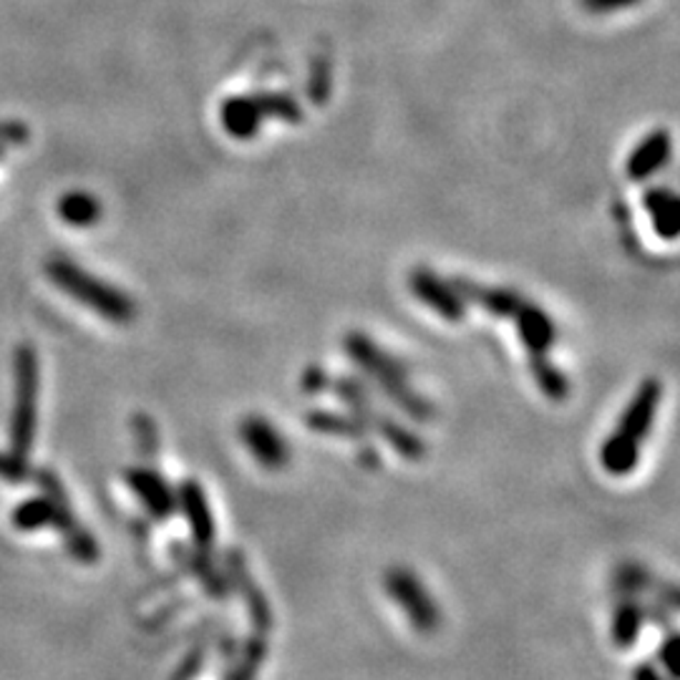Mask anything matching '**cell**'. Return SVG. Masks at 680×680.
<instances>
[{
  "instance_id": "6da1fadb",
  "label": "cell",
  "mask_w": 680,
  "mask_h": 680,
  "mask_svg": "<svg viewBox=\"0 0 680 680\" xmlns=\"http://www.w3.org/2000/svg\"><path fill=\"white\" fill-rule=\"evenodd\" d=\"M660 398H663V386H660V380L648 378L638 386L632 401L628 404V408H625L618 429H615L603 443L600 461L607 474L628 477L632 474V469L638 467L640 447L642 441L648 439L652 421H656Z\"/></svg>"
},
{
  "instance_id": "7a4b0ae2",
  "label": "cell",
  "mask_w": 680,
  "mask_h": 680,
  "mask_svg": "<svg viewBox=\"0 0 680 680\" xmlns=\"http://www.w3.org/2000/svg\"><path fill=\"white\" fill-rule=\"evenodd\" d=\"M346 353L348 358L356 363L358 368L374 378V384L380 388L388 401H394L404 414L411 416L414 421H431L437 416V408L431 401H426L421 394H416L408 386V370L401 360L388 356L384 348H378L368 335L363 333H348L346 335Z\"/></svg>"
},
{
  "instance_id": "3957f363",
  "label": "cell",
  "mask_w": 680,
  "mask_h": 680,
  "mask_svg": "<svg viewBox=\"0 0 680 680\" xmlns=\"http://www.w3.org/2000/svg\"><path fill=\"white\" fill-rule=\"evenodd\" d=\"M45 278L56 285L61 293L74 297L88 311L102 315L108 323H132L136 317V305L124 290L114 287L106 280L91 275L81 265L63 258H51L45 262Z\"/></svg>"
},
{
  "instance_id": "277c9868",
  "label": "cell",
  "mask_w": 680,
  "mask_h": 680,
  "mask_svg": "<svg viewBox=\"0 0 680 680\" xmlns=\"http://www.w3.org/2000/svg\"><path fill=\"white\" fill-rule=\"evenodd\" d=\"M15 374V396L11 414V449L18 457H25L31 451L35 439V426H39V353L31 343L18 346L13 356Z\"/></svg>"
},
{
  "instance_id": "5b68a950",
  "label": "cell",
  "mask_w": 680,
  "mask_h": 680,
  "mask_svg": "<svg viewBox=\"0 0 680 680\" xmlns=\"http://www.w3.org/2000/svg\"><path fill=\"white\" fill-rule=\"evenodd\" d=\"M333 388H335V394H338L341 401L351 408V414L356 416V419L363 426H366L368 431L380 433V437L391 443V449L396 453H401V457L408 459V461H421L426 457V441L419 437V433L408 431L406 426L394 421L391 416L374 408V404H370V396L366 391V386L358 384L356 378L343 376V378L335 380Z\"/></svg>"
},
{
  "instance_id": "8992f818",
  "label": "cell",
  "mask_w": 680,
  "mask_h": 680,
  "mask_svg": "<svg viewBox=\"0 0 680 680\" xmlns=\"http://www.w3.org/2000/svg\"><path fill=\"white\" fill-rule=\"evenodd\" d=\"M220 119L224 132L230 134L232 139H250V136H255L260 132V124L265 119L297 124L303 119V108L287 94L262 91V94H252V96L227 98Z\"/></svg>"
},
{
  "instance_id": "52a82bcc",
  "label": "cell",
  "mask_w": 680,
  "mask_h": 680,
  "mask_svg": "<svg viewBox=\"0 0 680 680\" xmlns=\"http://www.w3.org/2000/svg\"><path fill=\"white\" fill-rule=\"evenodd\" d=\"M386 595L396 607H401L406 620L414 625L416 632H433L441 625V607L433 600L429 589L408 567H391L384 577Z\"/></svg>"
},
{
  "instance_id": "ba28073f",
  "label": "cell",
  "mask_w": 680,
  "mask_h": 680,
  "mask_svg": "<svg viewBox=\"0 0 680 680\" xmlns=\"http://www.w3.org/2000/svg\"><path fill=\"white\" fill-rule=\"evenodd\" d=\"M408 287H411V295L416 301H421L429 311L437 313L439 317L449 323L464 321L467 315V303L461 301V295L457 293V287L447 280L439 278L437 272L416 268L411 275H408Z\"/></svg>"
},
{
  "instance_id": "9c48e42d",
  "label": "cell",
  "mask_w": 680,
  "mask_h": 680,
  "mask_svg": "<svg viewBox=\"0 0 680 680\" xmlns=\"http://www.w3.org/2000/svg\"><path fill=\"white\" fill-rule=\"evenodd\" d=\"M240 437L250 457L270 471L283 469L290 461V447L285 437L262 416H248L240 426Z\"/></svg>"
},
{
  "instance_id": "30bf717a",
  "label": "cell",
  "mask_w": 680,
  "mask_h": 680,
  "mask_svg": "<svg viewBox=\"0 0 680 680\" xmlns=\"http://www.w3.org/2000/svg\"><path fill=\"white\" fill-rule=\"evenodd\" d=\"M177 506L185 514V520L189 524V532H192V540L199 550H210V544L215 542V516L210 510V502H207L205 489L195 479H187L185 484L179 487L177 492Z\"/></svg>"
},
{
  "instance_id": "8fae6325",
  "label": "cell",
  "mask_w": 680,
  "mask_h": 680,
  "mask_svg": "<svg viewBox=\"0 0 680 680\" xmlns=\"http://www.w3.org/2000/svg\"><path fill=\"white\" fill-rule=\"evenodd\" d=\"M126 484L142 499L147 512L157 520H167L177 512V492L167 484V479L151 469H126Z\"/></svg>"
},
{
  "instance_id": "7c38bea8",
  "label": "cell",
  "mask_w": 680,
  "mask_h": 680,
  "mask_svg": "<svg viewBox=\"0 0 680 680\" xmlns=\"http://www.w3.org/2000/svg\"><path fill=\"white\" fill-rule=\"evenodd\" d=\"M451 285L457 287L461 301L471 303V305H479L484 313L494 315V317H504V321H506V317H514L516 311L522 307V303L527 301V297L516 293V290L482 285V283H474V280H469V278L451 280Z\"/></svg>"
},
{
  "instance_id": "4fadbf2b",
  "label": "cell",
  "mask_w": 680,
  "mask_h": 680,
  "mask_svg": "<svg viewBox=\"0 0 680 680\" xmlns=\"http://www.w3.org/2000/svg\"><path fill=\"white\" fill-rule=\"evenodd\" d=\"M530 353H547L557 341V325L540 305L524 301L512 317Z\"/></svg>"
},
{
  "instance_id": "5bb4252c",
  "label": "cell",
  "mask_w": 680,
  "mask_h": 680,
  "mask_svg": "<svg viewBox=\"0 0 680 680\" xmlns=\"http://www.w3.org/2000/svg\"><path fill=\"white\" fill-rule=\"evenodd\" d=\"M670 147H673V142H670V134L666 129L648 134L630 154L628 177L632 181H642L656 175V171L668 161Z\"/></svg>"
},
{
  "instance_id": "9a60e30c",
  "label": "cell",
  "mask_w": 680,
  "mask_h": 680,
  "mask_svg": "<svg viewBox=\"0 0 680 680\" xmlns=\"http://www.w3.org/2000/svg\"><path fill=\"white\" fill-rule=\"evenodd\" d=\"M646 210L656 230L663 240H676L680 230V202L666 187H652L646 192Z\"/></svg>"
},
{
  "instance_id": "2e32d148",
  "label": "cell",
  "mask_w": 680,
  "mask_h": 680,
  "mask_svg": "<svg viewBox=\"0 0 680 680\" xmlns=\"http://www.w3.org/2000/svg\"><path fill=\"white\" fill-rule=\"evenodd\" d=\"M305 423L317 433H328V437H341L353 441H358L368 433L366 426H363L353 414L323 411V408H315V411L307 414Z\"/></svg>"
},
{
  "instance_id": "e0dca14e",
  "label": "cell",
  "mask_w": 680,
  "mask_h": 680,
  "mask_svg": "<svg viewBox=\"0 0 680 680\" xmlns=\"http://www.w3.org/2000/svg\"><path fill=\"white\" fill-rule=\"evenodd\" d=\"M530 370L537 380L540 391L552 401H565L569 396V380L562 370L547 358V353H530Z\"/></svg>"
},
{
  "instance_id": "ac0fdd59",
  "label": "cell",
  "mask_w": 680,
  "mask_h": 680,
  "mask_svg": "<svg viewBox=\"0 0 680 680\" xmlns=\"http://www.w3.org/2000/svg\"><path fill=\"white\" fill-rule=\"evenodd\" d=\"M640 628H642V607L638 603L618 605V610H615L610 623L613 646L620 650L632 648L640 638Z\"/></svg>"
},
{
  "instance_id": "d6986e66",
  "label": "cell",
  "mask_w": 680,
  "mask_h": 680,
  "mask_svg": "<svg viewBox=\"0 0 680 680\" xmlns=\"http://www.w3.org/2000/svg\"><path fill=\"white\" fill-rule=\"evenodd\" d=\"M59 215L63 222L74 227H88L98 222V217H102V202L88 192H69L61 197Z\"/></svg>"
},
{
  "instance_id": "ffe728a7",
  "label": "cell",
  "mask_w": 680,
  "mask_h": 680,
  "mask_svg": "<svg viewBox=\"0 0 680 680\" xmlns=\"http://www.w3.org/2000/svg\"><path fill=\"white\" fill-rule=\"evenodd\" d=\"M658 663L670 680H678V635L668 632V638L658 648Z\"/></svg>"
},
{
  "instance_id": "44dd1931",
  "label": "cell",
  "mask_w": 680,
  "mask_h": 680,
  "mask_svg": "<svg viewBox=\"0 0 680 680\" xmlns=\"http://www.w3.org/2000/svg\"><path fill=\"white\" fill-rule=\"evenodd\" d=\"M29 477V464H25V457H18V453H0V479H8V482H23Z\"/></svg>"
},
{
  "instance_id": "7402d4cb",
  "label": "cell",
  "mask_w": 680,
  "mask_h": 680,
  "mask_svg": "<svg viewBox=\"0 0 680 680\" xmlns=\"http://www.w3.org/2000/svg\"><path fill=\"white\" fill-rule=\"evenodd\" d=\"M134 433L139 437V443L144 451H154L159 443V437H157V429H154V423L147 419V416H136L134 419Z\"/></svg>"
},
{
  "instance_id": "603a6c76",
  "label": "cell",
  "mask_w": 680,
  "mask_h": 680,
  "mask_svg": "<svg viewBox=\"0 0 680 680\" xmlns=\"http://www.w3.org/2000/svg\"><path fill=\"white\" fill-rule=\"evenodd\" d=\"M325 386H328V376H325V370L321 366H311L305 370V376H303L305 394H317V391H323Z\"/></svg>"
},
{
  "instance_id": "cb8c5ba5",
  "label": "cell",
  "mask_w": 680,
  "mask_h": 680,
  "mask_svg": "<svg viewBox=\"0 0 680 680\" xmlns=\"http://www.w3.org/2000/svg\"><path fill=\"white\" fill-rule=\"evenodd\" d=\"M29 139V129L23 124H0V147L6 144H21Z\"/></svg>"
},
{
  "instance_id": "d4e9b609",
  "label": "cell",
  "mask_w": 680,
  "mask_h": 680,
  "mask_svg": "<svg viewBox=\"0 0 680 680\" xmlns=\"http://www.w3.org/2000/svg\"><path fill=\"white\" fill-rule=\"evenodd\" d=\"M587 11L593 13H610V11H620V8H630L632 3H638V0H583Z\"/></svg>"
},
{
  "instance_id": "484cf974",
  "label": "cell",
  "mask_w": 680,
  "mask_h": 680,
  "mask_svg": "<svg viewBox=\"0 0 680 680\" xmlns=\"http://www.w3.org/2000/svg\"><path fill=\"white\" fill-rule=\"evenodd\" d=\"M632 680H670V678L652 663H640L632 670Z\"/></svg>"
},
{
  "instance_id": "4316f807",
  "label": "cell",
  "mask_w": 680,
  "mask_h": 680,
  "mask_svg": "<svg viewBox=\"0 0 680 680\" xmlns=\"http://www.w3.org/2000/svg\"><path fill=\"white\" fill-rule=\"evenodd\" d=\"M3 149H6V147H0V157H3Z\"/></svg>"
}]
</instances>
